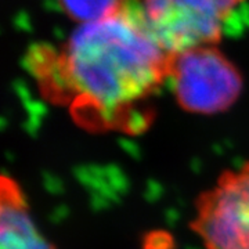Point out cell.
Listing matches in <instances>:
<instances>
[{"label":"cell","mask_w":249,"mask_h":249,"mask_svg":"<svg viewBox=\"0 0 249 249\" xmlns=\"http://www.w3.org/2000/svg\"><path fill=\"white\" fill-rule=\"evenodd\" d=\"M190 229L205 249H249V160L199 193Z\"/></svg>","instance_id":"4"},{"label":"cell","mask_w":249,"mask_h":249,"mask_svg":"<svg viewBox=\"0 0 249 249\" xmlns=\"http://www.w3.org/2000/svg\"><path fill=\"white\" fill-rule=\"evenodd\" d=\"M169 62L129 7L79 25L58 49L34 46L25 60L42 96L80 127L129 134L152 124L150 101L169 78Z\"/></svg>","instance_id":"1"},{"label":"cell","mask_w":249,"mask_h":249,"mask_svg":"<svg viewBox=\"0 0 249 249\" xmlns=\"http://www.w3.org/2000/svg\"><path fill=\"white\" fill-rule=\"evenodd\" d=\"M245 0H129L127 7L168 54L216 45L223 25Z\"/></svg>","instance_id":"2"},{"label":"cell","mask_w":249,"mask_h":249,"mask_svg":"<svg viewBox=\"0 0 249 249\" xmlns=\"http://www.w3.org/2000/svg\"><path fill=\"white\" fill-rule=\"evenodd\" d=\"M65 16L79 25L97 22L119 14L129 0H57Z\"/></svg>","instance_id":"6"},{"label":"cell","mask_w":249,"mask_h":249,"mask_svg":"<svg viewBox=\"0 0 249 249\" xmlns=\"http://www.w3.org/2000/svg\"><path fill=\"white\" fill-rule=\"evenodd\" d=\"M0 247L1 249H57L34 220L25 193L17 180H0Z\"/></svg>","instance_id":"5"},{"label":"cell","mask_w":249,"mask_h":249,"mask_svg":"<svg viewBox=\"0 0 249 249\" xmlns=\"http://www.w3.org/2000/svg\"><path fill=\"white\" fill-rule=\"evenodd\" d=\"M168 80L178 107L196 115L229 111L244 90L240 70L216 45L170 54Z\"/></svg>","instance_id":"3"}]
</instances>
